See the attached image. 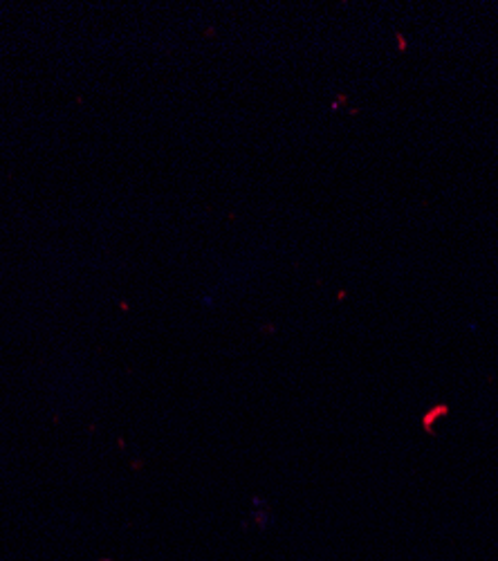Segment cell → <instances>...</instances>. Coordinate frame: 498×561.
Wrapping results in <instances>:
<instances>
[]
</instances>
